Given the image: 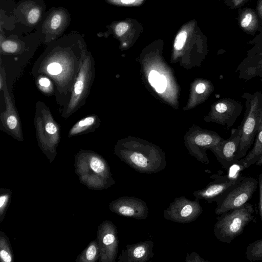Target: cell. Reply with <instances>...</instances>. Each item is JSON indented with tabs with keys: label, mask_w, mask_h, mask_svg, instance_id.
<instances>
[{
	"label": "cell",
	"mask_w": 262,
	"mask_h": 262,
	"mask_svg": "<svg viewBox=\"0 0 262 262\" xmlns=\"http://www.w3.org/2000/svg\"><path fill=\"white\" fill-rule=\"evenodd\" d=\"M96 124V116L94 115L86 117L75 123L69 133V137L81 134L92 128Z\"/></svg>",
	"instance_id": "obj_21"
},
{
	"label": "cell",
	"mask_w": 262,
	"mask_h": 262,
	"mask_svg": "<svg viewBox=\"0 0 262 262\" xmlns=\"http://www.w3.org/2000/svg\"><path fill=\"white\" fill-rule=\"evenodd\" d=\"M100 258L99 248L97 240L91 241L77 256L76 262H95Z\"/></svg>",
	"instance_id": "obj_20"
},
{
	"label": "cell",
	"mask_w": 262,
	"mask_h": 262,
	"mask_svg": "<svg viewBox=\"0 0 262 262\" xmlns=\"http://www.w3.org/2000/svg\"><path fill=\"white\" fill-rule=\"evenodd\" d=\"M258 181L251 177L244 176L215 201L216 215L238 208L249 201L256 191Z\"/></svg>",
	"instance_id": "obj_5"
},
{
	"label": "cell",
	"mask_w": 262,
	"mask_h": 262,
	"mask_svg": "<svg viewBox=\"0 0 262 262\" xmlns=\"http://www.w3.org/2000/svg\"><path fill=\"white\" fill-rule=\"evenodd\" d=\"M254 209L250 203L224 212L216 217L213 233L221 242L229 244L241 234L254 217Z\"/></svg>",
	"instance_id": "obj_3"
},
{
	"label": "cell",
	"mask_w": 262,
	"mask_h": 262,
	"mask_svg": "<svg viewBox=\"0 0 262 262\" xmlns=\"http://www.w3.org/2000/svg\"><path fill=\"white\" fill-rule=\"evenodd\" d=\"M206 85L203 83L198 84L195 87V91L198 94L203 93L206 90Z\"/></svg>",
	"instance_id": "obj_35"
},
{
	"label": "cell",
	"mask_w": 262,
	"mask_h": 262,
	"mask_svg": "<svg viewBox=\"0 0 262 262\" xmlns=\"http://www.w3.org/2000/svg\"><path fill=\"white\" fill-rule=\"evenodd\" d=\"M46 5L42 0H22L14 10L16 21L33 28L37 27L45 13Z\"/></svg>",
	"instance_id": "obj_12"
},
{
	"label": "cell",
	"mask_w": 262,
	"mask_h": 262,
	"mask_svg": "<svg viewBox=\"0 0 262 262\" xmlns=\"http://www.w3.org/2000/svg\"><path fill=\"white\" fill-rule=\"evenodd\" d=\"M222 138L218 136H212L208 134H202L197 136L194 139V143L200 147H214L221 141Z\"/></svg>",
	"instance_id": "obj_24"
},
{
	"label": "cell",
	"mask_w": 262,
	"mask_h": 262,
	"mask_svg": "<svg viewBox=\"0 0 262 262\" xmlns=\"http://www.w3.org/2000/svg\"><path fill=\"white\" fill-rule=\"evenodd\" d=\"M238 21L241 29L249 34H254L262 29L260 18L256 11L251 8L239 9Z\"/></svg>",
	"instance_id": "obj_17"
},
{
	"label": "cell",
	"mask_w": 262,
	"mask_h": 262,
	"mask_svg": "<svg viewBox=\"0 0 262 262\" xmlns=\"http://www.w3.org/2000/svg\"><path fill=\"white\" fill-rule=\"evenodd\" d=\"M242 97L245 99L246 109L239 125L241 137L237 156L238 161L246 156L262 124V93L245 92Z\"/></svg>",
	"instance_id": "obj_2"
},
{
	"label": "cell",
	"mask_w": 262,
	"mask_h": 262,
	"mask_svg": "<svg viewBox=\"0 0 262 262\" xmlns=\"http://www.w3.org/2000/svg\"><path fill=\"white\" fill-rule=\"evenodd\" d=\"M262 155V124L256 136L254 146L244 158L239 160L237 164L241 167V170L248 168L255 164Z\"/></svg>",
	"instance_id": "obj_18"
},
{
	"label": "cell",
	"mask_w": 262,
	"mask_h": 262,
	"mask_svg": "<svg viewBox=\"0 0 262 262\" xmlns=\"http://www.w3.org/2000/svg\"><path fill=\"white\" fill-rule=\"evenodd\" d=\"M257 166L262 165V155L255 163Z\"/></svg>",
	"instance_id": "obj_38"
},
{
	"label": "cell",
	"mask_w": 262,
	"mask_h": 262,
	"mask_svg": "<svg viewBox=\"0 0 262 262\" xmlns=\"http://www.w3.org/2000/svg\"><path fill=\"white\" fill-rule=\"evenodd\" d=\"M187 33L183 31L180 32L177 36L174 43V48L176 50H180L184 47L187 39Z\"/></svg>",
	"instance_id": "obj_27"
},
{
	"label": "cell",
	"mask_w": 262,
	"mask_h": 262,
	"mask_svg": "<svg viewBox=\"0 0 262 262\" xmlns=\"http://www.w3.org/2000/svg\"><path fill=\"white\" fill-rule=\"evenodd\" d=\"M199 199L191 200L184 196L176 198L164 210L163 217L179 223H189L195 221L203 212Z\"/></svg>",
	"instance_id": "obj_8"
},
{
	"label": "cell",
	"mask_w": 262,
	"mask_h": 262,
	"mask_svg": "<svg viewBox=\"0 0 262 262\" xmlns=\"http://www.w3.org/2000/svg\"><path fill=\"white\" fill-rule=\"evenodd\" d=\"M97 242L99 262H115L118 252L119 239L116 226L110 221H103L98 227Z\"/></svg>",
	"instance_id": "obj_9"
},
{
	"label": "cell",
	"mask_w": 262,
	"mask_h": 262,
	"mask_svg": "<svg viewBox=\"0 0 262 262\" xmlns=\"http://www.w3.org/2000/svg\"><path fill=\"white\" fill-rule=\"evenodd\" d=\"M75 167L80 182L89 189H107L116 182L107 162L96 152L80 151L75 157Z\"/></svg>",
	"instance_id": "obj_1"
},
{
	"label": "cell",
	"mask_w": 262,
	"mask_h": 262,
	"mask_svg": "<svg viewBox=\"0 0 262 262\" xmlns=\"http://www.w3.org/2000/svg\"><path fill=\"white\" fill-rule=\"evenodd\" d=\"M186 262H209L201 257L200 255L195 252L187 254L185 258Z\"/></svg>",
	"instance_id": "obj_28"
},
{
	"label": "cell",
	"mask_w": 262,
	"mask_h": 262,
	"mask_svg": "<svg viewBox=\"0 0 262 262\" xmlns=\"http://www.w3.org/2000/svg\"><path fill=\"white\" fill-rule=\"evenodd\" d=\"M135 0H120L122 4H132L135 2Z\"/></svg>",
	"instance_id": "obj_37"
},
{
	"label": "cell",
	"mask_w": 262,
	"mask_h": 262,
	"mask_svg": "<svg viewBox=\"0 0 262 262\" xmlns=\"http://www.w3.org/2000/svg\"><path fill=\"white\" fill-rule=\"evenodd\" d=\"M154 243L150 240L127 245L121 250L118 262H146L154 256Z\"/></svg>",
	"instance_id": "obj_15"
},
{
	"label": "cell",
	"mask_w": 262,
	"mask_h": 262,
	"mask_svg": "<svg viewBox=\"0 0 262 262\" xmlns=\"http://www.w3.org/2000/svg\"><path fill=\"white\" fill-rule=\"evenodd\" d=\"M167 86L166 79L165 76L161 75L159 80L155 88L156 91L159 93L164 92Z\"/></svg>",
	"instance_id": "obj_30"
},
{
	"label": "cell",
	"mask_w": 262,
	"mask_h": 262,
	"mask_svg": "<svg viewBox=\"0 0 262 262\" xmlns=\"http://www.w3.org/2000/svg\"><path fill=\"white\" fill-rule=\"evenodd\" d=\"M0 90H2L4 88L6 83V79L5 76V72L3 71V67H1V72L0 76Z\"/></svg>",
	"instance_id": "obj_36"
},
{
	"label": "cell",
	"mask_w": 262,
	"mask_h": 262,
	"mask_svg": "<svg viewBox=\"0 0 262 262\" xmlns=\"http://www.w3.org/2000/svg\"><path fill=\"white\" fill-rule=\"evenodd\" d=\"M128 25L125 22H121L116 25L115 28V34L118 36L123 35L128 30Z\"/></svg>",
	"instance_id": "obj_29"
},
{
	"label": "cell",
	"mask_w": 262,
	"mask_h": 262,
	"mask_svg": "<svg viewBox=\"0 0 262 262\" xmlns=\"http://www.w3.org/2000/svg\"><path fill=\"white\" fill-rule=\"evenodd\" d=\"M245 256L250 261L262 260V238L249 244L245 251Z\"/></svg>",
	"instance_id": "obj_23"
},
{
	"label": "cell",
	"mask_w": 262,
	"mask_h": 262,
	"mask_svg": "<svg viewBox=\"0 0 262 262\" xmlns=\"http://www.w3.org/2000/svg\"><path fill=\"white\" fill-rule=\"evenodd\" d=\"M12 192L9 189H0V223L3 221L9 206Z\"/></svg>",
	"instance_id": "obj_25"
},
{
	"label": "cell",
	"mask_w": 262,
	"mask_h": 262,
	"mask_svg": "<svg viewBox=\"0 0 262 262\" xmlns=\"http://www.w3.org/2000/svg\"><path fill=\"white\" fill-rule=\"evenodd\" d=\"M70 14L64 8H52L45 12L37 26L36 33L45 42H50L64 32L70 22Z\"/></svg>",
	"instance_id": "obj_6"
},
{
	"label": "cell",
	"mask_w": 262,
	"mask_h": 262,
	"mask_svg": "<svg viewBox=\"0 0 262 262\" xmlns=\"http://www.w3.org/2000/svg\"><path fill=\"white\" fill-rule=\"evenodd\" d=\"M214 119L226 128L234 123L243 110L242 104L232 98H225L216 102L213 107Z\"/></svg>",
	"instance_id": "obj_14"
},
{
	"label": "cell",
	"mask_w": 262,
	"mask_h": 262,
	"mask_svg": "<svg viewBox=\"0 0 262 262\" xmlns=\"http://www.w3.org/2000/svg\"><path fill=\"white\" fill-rule=\"evenodd\" d=\"M1 35V53L15 54L19 53L24 50L26 45L25 39L27 36L17 37V34L13 33L9 37Z\"/></svg>",
	"instance_id": "obj_19"
},
{
	"label": "cell",
	"mask_w": 262,
	"mask_h": 262,
	"mask_svg": "<svg viewBox=\"0 0 262 262\" xmlns=\"http://www.w3.org/2000/svg\"><path fill=\"white\" fill-rule=\"evenodd\" d=\"M241 137V129L239 125L237 128L232 129L228 139H221L212 150L218 161L226 169L228 168L238 160L237 159Z\"/></svg>",
	"instance_id": "obj_11"
},
{
	"label": "cell",
	"mask_w": 262,
	"mask_h": 262,
	"mask_svg": "<svg viewBox=\"0 0 262 262\" xmlns=\"http://www.w3.org/2000/svg\"><path fill=\"white\" fill-rule=\"evenodd\" d=\"M256 12L262 21V0L257 1Z\"/></svg>",
	"instance_id": "obj_34"
},
{
	"label": "cell",
	"mask_w": 262,
	"mask_h": 262,
	"mask_svg": "<svg viewBox=\"0 0 262 262\" xmlns=\"http://www.w3.org/2000/svg\"><path fill=\"white\" fill-rule=\"evenodd\" d=\"M227 5L232 9L239 8L249 0H226Z\"/></svg>",
	"instance_id": "obj_33"
},
{
	"label": "cell",
	"mask_w": 262,
	"mask_h": 262,
	"mask_svg": "<svg viewBox=\"0 0 262 262\" xmlns=\"http://www.w3.org/2000/svg\"><path fill=\"white\" fill-rule=\"evenodd\" d=\"M93 58L91 54H85L76 79L69 103L64 112L68 117L82 105L89 92L92 80Z\"/></svg>",
	"instance_id": "obj_7"
},
{
	"label": "cell",
	"mask_w": 262,
	"mask_h": 262,
	"mask_svg": "<svg viewBox=\"0 0 262 262\" xmlns=\"http://www.w3.org/2000/svg\"><path fill=\"white\" fill-rule=\"evenodd\" d=\"M4 95L6 103V110L1 114V123L4 128L12 133L19 140H23L20 123L14 106L11 101L7 91L6 84L5 85Z\"/></svg>",
	"instance_id": "obj_16"
},
{
	"label": "cell",
	"mask_w": 262,
	"mask_h": 262,
	"mask_svg": "<svg viewBox=\"0 0 262 262\" xmlns=\"http://www.w3.org/2000/svg\"><path fill=\"white\" fill-rule=\"evenodd\" d=\"M243 177L242 176L233 177L224 176L217 178L209 183L205 187L194 191L193 195L196 199L203 200L208 203L215 202Z\"/></svg>",
	"instance_id": "obj_13"
},
{
	"label": "cell",
	"mask_w": 262,
	"mask_h": 262,
	"mask_svg": "<svg viewBox=\"0 0 262 262\" xmlns=\"http://www.w3.org/2000/svg\"><path fill=\"white\" fill-rule=\"evenodd\" d=\"M0 259L2 262H13L14 254L7 236L0 231Z\"/></svg>",
	"instance_id": "obj_22"
},
{
	"label": "cell",
	"mask_w": 262,
	"mask_h": 262,
	"mask_svg": "<svg viewBox=\"0 0 262 262\" xmlns=\"http://www.w3.org/2000/svg\"><path fill=\"white\" fill-rule=\"evenodd\" d=\"M38 85L40 89L43 92H51L53 90L52 83L46 77H40L38 80Z\"/></svg>",
	"instance_id": "obj_26"
},
{
	"label": "cell",
	"mask_w": 262,
	"mask_h": 262,
	"mask_svg": "<svg viewBox=\"0 0 262 262\" xmlns=\"http://www.w3.org/2000/svg\"><path fill=\"white\" fill-rule=\"evenodd\" d=\"M259 204L258 209L260 219L262 221V172L259 174L258 179Z\"/></svg>",
	"instance_id": "obj_31"
},
{
	"label": "cell",
	"mask_w": 262,
	"mask_h": 262,
	"mask_svg": "<svg viewBox=\"0 0 262 262\" xmlns=\"http://www.w3.org/2000/svg\"><path fill=\"white\" fill-rule=\"evenodd\" d=\"M161 75L155 70L150 71L148 76V80L150 84L154 88L156 87Z\"/></svg>",
	"instance_id": "obj_32"
},
{
	"label": "cell",
	"mask_w": 262,
	"mask_h": 262,
	"mask_svg": "<svg viewBox=\"0 0 262 262\" xmlns=\"http://www.w3.org/2000/svg\"><path fill=\"white\" fill-rule=\"evenodd\" d=\"M36 106L35 126L38 144L51 162L56 155L60 139L59 127L43 103L38 102Z\"/></svg>",
	"instance_id": "obj_4"
},
{
	"label": "cell",
	"mask_w": 262,
	"mask_h": 262,
	"mask_svg": "<svg viewBox=\"0 0 262 262\" xmlns=\"http://www.w3.org/2000/svg\"><path fill=\"white\" fill-rule=\"evenodd\" d=\"M109 208L120 216L137 220H145L149 213L146 203L135 196H121L112 201Z\"/></svg>",
	"instance_id": "obj_10"
}]
</instances>
